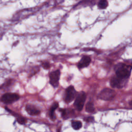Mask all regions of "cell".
I'll list each match as a JSON object with an SVG mask.
<instances>
[{
  "label": "cell",
  "instance_id": "cell-9",
  "mask_svg": "<svg viewBox=\"0 0 132 132\" xmlns=\"http://www.w3.org/2000/svg\"><path fill=\"white\" fill-rule=\"evenodd\" d=\"M25 109L27 112L31 116L38 115L40 113V111L32 105H27L25 107Z\"/></svg>",
  "mask_w": 132,
  "mask_h": 132
},
{
  "label": "cell",
  "instance_id": "cell-15",
  "mask_svg": "<svg viewBox=\"0 0 132 132\" xmlns=\"http://www.w3.org/2000/svg\"><path fill=\"white\" fill-rule=\"evenodd\" d=\"M42 67L44 69H46V70H47L48 69L50 68V64L48 62H43L42 63Z\"/></svg>",
  "mask_w": 132,
  "mask_h": 132
},
{
  "label": "cell",
  "instance_id": "cell-8",
  "mask_svg": "<svg viewBox=\"0 0 132 132\" xmlns=\"http://www.w3.org/2000/svg\"><path fill=\"white\" fill-rule=\"evenodd\" d=\"M91 62V58L88 56H84L77 64L78 68H84L88 67Z\"/></svg>",
  "mask_w": 132,
  "mask_h": 132
},
{
  "label": "cell",
  "instance_id": "cell-5",
  "mask_svg": "<svg viewBox=\"0 0 132 132\" xmlns=\"http://www.w3.org/2000/svg\"><path fill=\"white\" fill-rule=\"evenodd\" d=\"M127 81V79L121 78L116 75L111 78L110 81V86L112 88H121L124 86Z\"/></svg>",
  "mask_w": 132,
  "mask_h": 132
},
{
  "label": "cell",
  "instance_id": "cell-10",
  "mask_svg": "<svg viewBox=\"0 0 132 132\" xmlns=\"http://www.w3.org/2000/svg\"><path fill=\"white\" fill-rule=\"evenodd\" d=\"M59 104L57 102H55L53 104L51 107L49 111V116L50 117V119L52 121H55L56 119V115L55 113V110L58 107Z\"/></svg>",
  "mask_w": 132,
  "mask_h": 132
},
{
  "label": "cell",
  "instance_id": "cell-4",
  "mask_svg": "<svg viewBox=\"0 0 132 132\" xmlns=\"http://www.w3.org/2000/svg\"><path fill=\"white\" fill-rule=\"evenodd\" d=\"M77 92L73 86L68 87L65 90L64 100L65 103H69L72 102L76 96Z\"/></svg>",
  "mask_w": 132,
  "mask_h": 132
},
{
  "label": "cell",
  "instance_id": "cell-13",
  "mask_svg": "<svg viewBox=\"0 0 132 132\" xmlns=\"http://www.w3.org/2000/svg\"><path fill=\"white\" fill-rule=\"evenodd\" d=\"M108 6V2L107 0H100L98 3V7L100 9H105Z\"/></svg>",
  "mask_w": 132,
  "mask_h": 132
},
{
  "label": "cell",
  "instance_id": "cell-11",
  "mask_svg": "<svg viewBox=\"0 0 132 132\" xmlns=\"http://www.w3.org/2000/svg\"><path fill=\"white\" fill-rule=\"evenodd\" d=\"M95 110L94 104L92 102H89L87 103L86 106V111L89 113H92Z\"/></svg>",
  "mask_w": 132,
  "mask_h": 132
},
{
  "label": "cell",
  "instance_id": "cell-6",
  "mask_svg": "<svg viewBox=\"0 0 132 132\" xmlns=\"http://www.w3.org/2000/svg\"><path fill=\"white\" fill-rule=\"evenodd\" d=\"M19 95L16 93H7L4 94L1 98V101L5 104L12 103L19 99Z\"/></svg>",
  "mask_w": 132,
  "mask_h": 132
},
{
  "label": "cell",
  "instance_id": "cell-1",
  "mask_svg": "<svg viewBox=\"0 0 132 132\" xmlns=\"http://www.w3.org/2000/svg\"><path fill=\"white\" fill-rule=\"evenodd\" d=\"M114 70L117 76L122 79H128L130 75L131 67L123 63H119L115 66Z\"/></svg>",
  "mask_w": 132,
  "mask_h": 132
},
{
  "label": "cell",
  "instance_id": "cell-12",
  "mask_svg": "<svg viewBox=\"0 0 132 132\" xmlns=\"http://www.w3.org/2000/svg\"><path fill=\"white\" fill-rule=\"evenodd\" d=\"M71 125L72 127L75 130H78L82 127V123L80 121L77 120H73L72 121Z\"/></svg>",
  "mask_w": 132,
  "mask_h": 132
},
{
  "label": "cell",
  "instance_id": "cell-2",
  "mask_svg": "<svg viewBox=\"0 0 132 132\" xmlns=\"http://www.w3.org/2000/svg\"><path fill=\"white\" fill-rule=\"evenodd\" d=\"M116 94L114 90L109 88H105L99 93L97 97L104 101H111L114 97Z\"/></svg>",
  "mask_w": 132,
  "mask_h": 132
},
{
  "label": "cell",
  "instance_id": "cell-3",
  "mask_svg": "<svg viewBox=\"0 0 132 132\" xmlns=\"http://www.w3.org/2000/svg\"><path fill=\"white\" fill-rule=\"evenodd\" d=\"M86 99V95L84 92H80L76 96L74 105L78 111H81L84 106Z\"/></svg>",
  "mask_w": 132,
  "mask_h": 132
},
{
  "label": "cell",
  "instance_id": "cell-16",
  "mask_svg": "<svg viewBox=\"0 0 132 132\" xmlns=\"http://www.w3.org/2000/svg\"><path fill=\"white\" fill-rule=\"evenodd\" d=\"M86 121V122H92V121H94V118H93V117H88V118H87L86 119H85Z\"/></svg>",
  "mask_w": 132,
  "mask_h": 132
},
{
  "label": "cell",
  "instance_id": "cell-14",
  "mask_svg": "<svg viewBox=\"0 0 132 132\" xmlns=\"http://www.w3.org/2000/svg\"><path fill=\"white\" fill-rule=\"evenodd\" d=\"M15 117H16L17 121H18V122L19 123H20L21 124H25L26 123V120L23 117H21V116H20L19 115H18V114H16Z\"/></svg>",
  "mask_w": 132,
  "mask_h": 132
},
{
  "label": "cell",
  "instance_id": "cell-7",
  "mask_svg": "<svg viewBox=\"0 0 132 132\" xmlns=\"http://www.w3.org/2000/svg\"><path fill=\"white\" fill-rule=\"evenodd\" d=\"M60 76V72L59 70H57L51 72L49 75L50 83L53 87L55 88L58 87Z\"/></svg>",
  "mask_w": 132,
  "mask_h": 132
}]
</instances>
